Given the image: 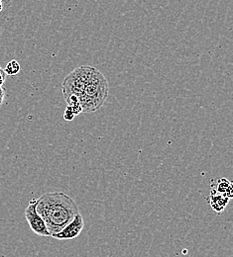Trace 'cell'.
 Masks as SVG:
<instances>
[{
	"label": "cell",
	"instance_id": "obj_13",
	"mask_svg": "<svg viewBox=\"0 0 233 257\" xmlns=\"http://www.w3.org/2000/svg\"><path fill=\"white\" fill-rule=\"evenodd\" d=\"M3 10V5H2V2L0 1V12Z\"/></svg>",
	"mask_w": 233,
	"mask_h": 257
},
{
	"label": "cell",
	"instance_id": "obj_7",
	"mask_svg": "<svg viewBox=\"0 0 233 257\" xmlns=\"http://www.w3.org/2000/svg\"><path fill=\"white\" fill-rule=\"evenodd\" d=\"M230 182L228 179L226 178H218L216 180V183L212 185V189L215 190L216 192L220 193V194H225L228 186L230 185Z\"/></svg>",
	"mask_w": 233,
	"mask_h": 257
},
{
	"label": "cell",
	"instance_id": "obj_14",
	"mask_svg": "<svg viewBox=\"0 0 233 257\" xmlns=\"http://www.w3.org/2000/svg\"><path fill=\"white\" fill-rule=\"evenodd\" d=\"M0 1H1V2H2V1H3V0H0Z\"/></svg>",
	"mask_w": 233,
	"mask_h": 257
},
{
	"label": "cell",
	"instance_id": "obj_10",
	"mask_svg": "<svg viewBox=\"0 0 233 257\" xmlns=\"http://www.w3.org/2000/svg\"><path fill=\"white\" fill-rule=\"evenodd\" d=\"M228 199H233V181L230 182V185L228 186L226 192L224 194Z\"/></svg>",
	"mask_w": 233,
	"mask_h": 257
},
{
	"label": "cell",
	"instance_id": "obj_3",
	"mask_svg": "<svg viewBox=\"0 0 233 257\" xmlns=\"http://www.w3.org/2000/svg\"><path fill=\"white\" fill-rule=\"evenodd\" d=\"M95 69L96 67L94 66L82 65L68 73L62 84V92L64 98L69 95H75L80 99V97L83 95L85 88L90 81Z\"/></svg>",
	"mask_w": 233,
	"mask_h": 257
},
{
	"label": "cell",
	"instance_id": "obj_12",
	"mask_svg": "<svg viewBox=\"0 0 233 257\" xmlns=\"http://www.w3.org/2000/svg\"><path fill=\"white\" fill-rule=\"evenodd\" d=\"M5 96H6V90H5V88L2 86V87H0V106L3 104Z\"/></svg>",
	"mask_w": 233,
	"mask_h": 257
},
{
	"label": "cell",
	"instance_id": "obj_11",
	"mask_svg": "<svg viewBox=\"0 0 233 257\" xmlns=\"http://www.w3.org/2000/svg\"><path fill=\"white\" fill-rule=\"evenodd\" d=\"M6 73L5 71L0 67V87L3 86V83L5 82V79H6Z\"/></svg>",
	"mask_w": 233,
	"mask_h": 257
},
{
	"label": "cell",
	"instance_id": "obj_6",
	"mask_svg": "<svg viewBox=\"0 0 233 257\" xmlns=\"http://www.w3.org/2000/svg\"><path fill=\"white\" fill-rule=\"evenodd\" d=\"M229 200L230 199H228L225 195L216 192L213 189L210 190V194L208 197V201H209L208 203L213 211H215L217 213L223 212L224 209L226 208Z\"/></svg>",
	"mask_w": 233,
	"mask_h": 257
},
{
	"label": "cell",
	"instance_id": "obj_5",
	"mask_svg": "<svg viewBox=\"0 0 233 257\" xmlns=\"http://www.w3.org/2000/svg\"><path fill=\"white\" fill-rule=\"evenodd\" d=\"M85 227V221L81 214H77L74 219L66 225L61 231L52 236L58 240H68L77 237Z\"/></svg>",
	"mask_w": 233,
	"mask_h": 257
},
{
	"label": "cell",
	"instance_id": "obj_4",
	"mask_svg": "<svg viewBox=\"0 0 233 257\" xmlns=\"http://www.w3.org/2000/svg\"><path fill=\"white\" fill-rule=\"evenodd\" d=\"M37 199H33L29 202V205L25 210V219L36 234L40 236H51L45 221L37 212Z\"/></svg>",
	"mask_w": 233,
	"mask_h": 257
},
{
	"label": "cell",
	"instance_id": "obj_9",
	"mask_svg": "<svg viewBox=\"0 0 233 257\" xmlns=\"http://www.w3.org/2000/svg\"><path fill=\"white\" fill-rule=\"evenodd\" d=\"M74 117H75L74 113L67 107V110L65 111V114H64V119L66 121H72L74 119Z\"/></svg>",
	"mask_w": 233,
	"mask_h": 257
},
{
	"label": "cell",
	"instance_id": "obj_8",
	"mask_svg": "<svg viewBox=\"0 0 233 257\" xmlns=\"http://www.w3.org/2000/svg\"><path fill=\"white\" fill-rule=\"evenodd\" d=\"M20 69H21V67H20L19 63L15 60H12L9 63H7L5 68H4V71L7 75H16L20 72Z\"/></svg>",
	"mask_w": 233,
	"mask_h": 257
},
{
	"label": "cell",
	"instance_id": "obj_1",
	"mask_svg": "<svg viewBox=\"0 0 233 257\" xmlns=\"http://www.w3.org/2000/svg\"><path fill=\"white\" fill-rule=\"evenodd\" d=\"M37 212L51 233H58L80 214L74 200L64 192L46 193L37 199Z\"/></svg>",
	"mask_w": 233,
	"mask_h": 257
},
{
	"label": "cell",
	"instance_id": "obj_2",
	"mask_svg": "<svg viewBox=\"0 0 233 257\" xmlns=\"http://www.w3.org/2000/svg\"><path fill=\"white\" fill-rule=\"evenodd\" d=\"M108 92L109 86L107 79L98 68H96L83 95L80 97L83 113H94L99 111L108 96Z\"/></svg>",
	"mask_w": 233,
	"mask_h": 257
}]
</instances>
